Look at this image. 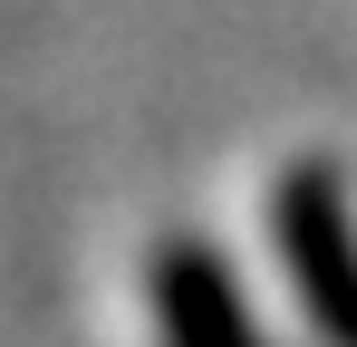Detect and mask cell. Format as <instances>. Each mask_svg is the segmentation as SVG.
Listing matches in <instances>:
<instances>
[{
  "instance_id": "1",
  "label": "cell",
  "mask_w": 357,
  "mask_h": 347,
  "mask_svg": "<svg viewBox=\"0 0 357 347\" xmlns=\"http://www.w3.org/2000/svg\"><path fill=\"white\" fill-rule=\"evenodd\" d=\"M271 222H280V261H290L309 318L338 347H357V203L338 183V164H319V155L290 164L271 193Z\"/></svg>"
},
{
  "instance_id": "2",
  "label": "cell",
  "mask_w": 357,
  "mask_h": 347,
  "mask_svg": "<svg viewBox=\"0 0 357 347\" xmlns=\"http://www.w3.org/2000/svg\"><path fill=\"white\" fill-rule=\"evenodd\" d=\"M155 309H165V347H261L241 318L232 270L203 241H165L155 251Z\"/></svg>"
}]
</instances>
